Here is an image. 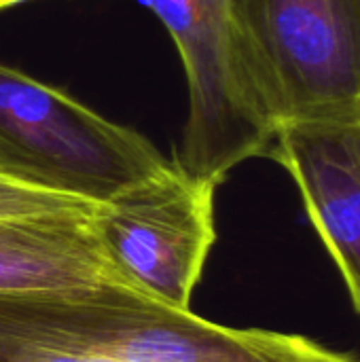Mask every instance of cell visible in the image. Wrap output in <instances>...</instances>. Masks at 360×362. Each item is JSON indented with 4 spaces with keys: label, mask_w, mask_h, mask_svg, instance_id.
I'll return each mask as SVG.
<instances>
[{
    "label": "cell",
    "mask_w": 360,
    "mask_h": 362,
    "mask_svg": "<svg viewBox=\"0 0 360 362\" xmlns=\"http://www.w3.org/2000/svg\"><path fill=\"white\" fill-rule=\"evenodd\" d=\"M0 329L38 350L115 362H356L303 335L170 310L119 282L0 295Z\"/></svg>",
    "instance_id": "cell-1"
},
{
    "label": "cell",
    "mask_w": 360,
    "mask_h": 362,
    "mask_svg": "<svg viewBox=\"0 0 360 362\" xmlns=\"http://www.w3.org/2000/svg\"><path fill=\"white\" fill-rule=\"evenodd\" d=\"M170 163L136 129L0 64L2 174L100 206Z\"/></svg>",
    "instance_id": "cell-2"
},
{
    "label": "cell",
    "mask_w": 360,
    "mask_h": 362,
    "mask_svg": "<svg viewBox=\"0 0 360 362\" xmlns=\"http://www.w3.org/2000/svg\"><path fill=\"white\" fill-rule=\"evenodd\" d=\"M246 78L274 123L360 115V0H227Z\"/></svg>",
    "instance_id": "cell-3"
},
{
    "label": "cell",
    "mask_w": 360,
    "mask_h": 362,
    "mask_svg": "<svg viewBox=\"0 0 360 362\" xmlns=\"http://www.w3.org/2000/svg\"><path fill=\"white\" fill-rule=\"evenodd\" d=\"M182 59L189 115L174 163L219 187L240 163L267 155L276 127L242 68L227 0H138Z\"/></svg>",
    "instance_id": "cell-4"
},
{
    "label": "cell",
    "mask_w": 360,
    "mask_h": 362,
    "mask_svg": "<svg viewBox=\"0 0 360 362\" xmlns=\"http://www.w3.org/2000/svg\"><path fill=\"white\" fill-rule=\"evenodd\" d=\"M214 191L172 159L100 204L91 225L112 280L170 310H191L216 240Z\"/></svg>",
    "instance_id": "cell-5"
},
{
    "label": "cell",
    "mask_w": 360,
    "mask_h": 362,
    "mask_svg": "<svg viewBox=\"0 0 360 362\" xmlns=\"http://www.w3.org/2000/svg\"><path fill=\"white\" fill-rule=\"evenodd\" d=\"M267 155L293 176L360 316V115L278 125Z\"/></svg>",
    "instance_id": "cell-6"
},
{
    "label": "cell",
    "mask_w": 360,
    "mask_h": 362,
    "mask_svg": "<svg viewBox=\"0 0 360 362\" xmlns=\"http://www.w3.org/2000/svg\"><path fill=\"white\" fill-rule=\"evenodd\" d=\"M93 212L0 218V293L115 282L93 233Z\"/></svg>",
    "instance_id": "cell-7"
},
{
    "label": "cell",
    "mask_w": 360,
    "mask_h": 362,
    "mask_svg": "<svg viewBox=\"0 0 360 362\" xmlns=\"http://www.w3.org/2000/svg\"><path fill=\"white\" fill-rule=\"evenodd\" d=\"M98 206L70 195L53 193L25 185L0 172V218L47 216V214H85Z\"/></svg>",
    "instance_id": "cell-8"
},
{
    "label": "cell",
    "mask_w": 360,
    "mask_h": 362,
    "mask_svg": "<svg viewBox=\"0 0 360 362\" xmlns=\"http://www.w3.org/2000/svg\"><path fill=\"white\" fill-rule=\"evenodd\" d=\"M0 362H115L106 356H83L47 350H0Z\"/></svg>",
    "instance_id": "cell-9"
},
{
    "label": "cell",
    "mask_w": 360,
    "mask_h": 362,
    "mask_svg": "<svg viewBox=\"0 0 360 362\" xmlns=\"http://www.w3.org/2000/svg\"><path fill=\"white\" fill-rule=\"evenodd\" d=\"M23 2H28V0H0V11L11 8V6H15V4H23Z\"/></svg>",
    "instance_id": "cell-10"
}]
</instances>
